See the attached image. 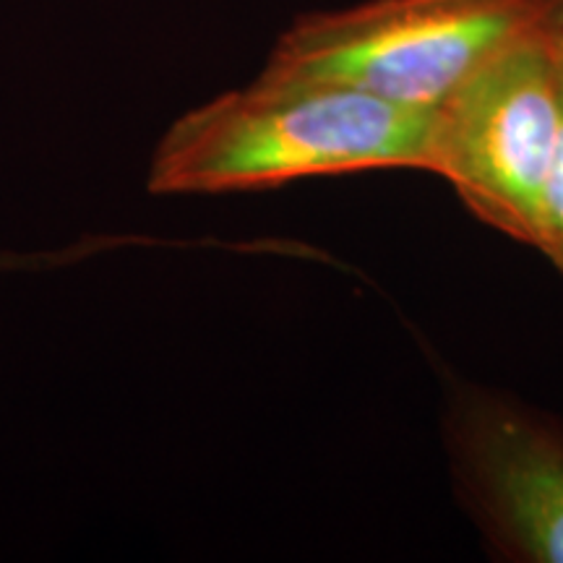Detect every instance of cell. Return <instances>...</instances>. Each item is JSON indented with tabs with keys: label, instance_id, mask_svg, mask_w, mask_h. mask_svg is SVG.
I'll return each instance as SVG.
<instances>
[{
	"label": "cell",
	"instance_id": "obj_1",
	"mask_svg": "<svg viewBox=\"0 0 563 563\" xmlns=\"http://www.w3.org/2000/svg\"><path fill=\"white\" fill-rule=\"evenodd\" d=\"M433 110L342 84L258 74L180 115L152 154L157 196L264 191L308 178L426 170Z\"/></svg>",
	"mask_w": 563,
	"mask_h": 563
},
{
	"label": "cell",
	"instance_id": "obj_2",
	"mask_svg": "<svg viewBox=\"0 0 563 563\" xmlns=\"http://www.w3.org/2000/svg\"><path fill=\"white\" fill-rule=\"evenodd\" d=\"M555 30L563 0H368L295 19L262 74L435 110L511 45Z\"/></svg>",
	"mask_w": 563,
	"mask_h": 563
},
{
	"label": "cell",
	"instance_id": "obj_3",
	"mask_svg": "<svg viewBox=\"0 0 563 563\" xmlns=\"http://www.w3.org/2000/svg\"><path fill=\"white\" fill-rule=\"evenodd\" d=\"M561 100L563 30L517 42L433 110L428 173L483 224L534 249Z\"/></svg>",
	"mask_w": 563,
	"mask_h": 563
},
{
	"label": "cell",
	"instance_id": "obj_4",
	"mask_svg": "<svg viewBox=\"0 0 563 563\" xmlns=\"http://www.w3.org/2000/svg\"><path fill=\"white\" fill-rule=\"evenodd\" d=\"M443 446L454 493L501 561L563 563V422L477 384L449 389Z\"/></svg>",
	"mask_w": 563,
	"mask_h": 563
},
{
	"label": "cell",
	"instance_id": "obj_5",
	"mask_svg": "<svg viewBox=\"0 0 563 563\" xmlns=\"http://www.w3.org/2000/svg\"><path fill=\"white\" fill-rule=\"evenodd\" d=\"M551 266L563 277V100H561V125L555 141L553 165L548 173V183L540 203L538 243H534Z\"/></svg>",
	"mask_w": 563,
	"mask_h": 563
},
{
	"label": "cell",
	"instance_id": "obj_6",
	"mask_svg": "<svg viewBox=\"0 0 563 563\" xmlns=\"http://www.w3.org/2000/svg\"><path fill=\"white\" fill-rule=\"evenodd\" d=\"M40 256H13V253H0V269L5 266H26V262H37Z\"/></svg>",
	"mask_w": 563,
	"mask_h": 563
}]
</instances>
